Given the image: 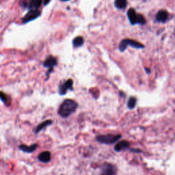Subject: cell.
Wrapping results in <instances>:
<instances>
[{"mask_svg": "<svg viewBox=\"0 0 175 175\" xmlns=\"http://www.w3.org/2000/svg\"><path fill=\"white\" fill-rule=\"evenodd\" d=\"M37 148H38L37 144H32V145L30 146H27V145H25V144H21V145L19 146V150L26 153H33V152H34L35 150H36Z\"/></svg>", "mask_w": 175, "mask_h": 175, "instance_id": "9", "label": "cell"}, {"mask_svg": "<svg viewBox=\"0 0 175 175\" xmlns=\"http://www.w3.org/2000/svg\"><path fill=\"white\" fill-rule=\"evenodd\" d=\"M130 146V143L127 140H122L116 143V144L114 146V150L116 152H120L122 150L127 149Z\"/></svg>", "mask_w": 175, "mask_h": 175, "instance_id": "10", "label": "cell"}, {"mask_svg": "<svg viewBox=\"0 0 175 175\" xmlns=\"http://www.w3.org/2000/svg\"><path fill=\"white\" fill-rule=\"evenodd\" d=\"M40 15V12L38 10H30L27 14H25V16L23 18L22 21L24 23H28L36 19Z\"/></svg>", "mask_w": 175, "mask_h": 175, "instance_id": "6", "label": "cell"}, {"mask_svg": "<svg viewBox=\"0 0 175 175\" xmlns=\"http://www.w3.org/2000/svg\"><path fill=\"white\" fill-rule=\"evenodd\" d=\"M0 100L6 104L8 102V97L4 93L0 91Z\"/></svg>", "mask_w": 175, "mask_h": 175, "instance_id": "18", "label": "cell"}, {"mask_svg": "<svg viewBox=\"0 0 175 175\" xmlns=\"http://www.w3.org/2000/svg\"><path fill=\"white\" fill-rule=\"evenodd\" d=\"M128 45H130L132 47L136 49H142L144 48V45L142 43L135 41L134 40H131V39L126 38L124 39L119 44V49L120 51L123 52L126 49H127Z\"/></svg>", "mask_w": 175, "mask_h": 175, "instance_id": "4", "label": "cell"}, {"mask_svg": "<svg viewBox=\"0 0 175 175\" xmlns=\"http://www.w3.org/2000/svg\"><path fill=\"white\" fill-rule=\"evenodd\" d=\"M122 135L120 134H106L99 135L96 137V140L100 144H113L117 142L121 138Z\"/></svg>", "mask_w": 175, "mask_h": 175, "instance_id": "2", "label": "cell"}, {"mask_svg": "<svg viewBox=\"0 0 175 175\" xmlns=\"http://www.w3.org/2000/svg\"><path fill=\"white\" fill-rule=\"evenodd\" d=\"M114 4L118 9H125L127 5V0H116Z\"/></svg>", "mask_w": 175, "mask_h": 175, "instance_id": "15", "label": "cell"}, {"mask_svg": "<svg viewBox=\"0 0 175 175\" xmlns=\"http://www.w3.org/2000/svg\"><path fill=\"white\" fill-rule=\"evenodd\" d=\"M53 124V121L51 120H45V121L43 122V123H41L40 124H39L37 126V127L35 129V133H38L39 132H40L41 131L43 130V129H45L47 127H48V126L51 125Z\"/></svg>", "mask_w": 175, "mask_h": 175, "instance_id": "13", "label": "cell"}, {"mask_svg": "<svg viewBox=\"0 0 175 175\" xmlns=\"http://www.w3.org/2000/svg\"><path fill=\"white\" fill-rule=\"evenodd\" d=\"M61 1H69V0H61Z\"/></svg>", "mask_w": 175, "mask_h": 175, "instance_id": "21", "label": "cell"}, {"mask_svg": "<svg viewBox=\"0 0 175 175\" xmlns=\"http://www.w3.org/2000/svg\"><path fill=\"white\" fill-rule=\"evenodd\" d=\"M84 38L82 36L76 37L73 41V45L75 47H80L84 44Z\"/></svg>", "mask_w": 175, "mask_h": 175, "instance_id": "16", "label": "cell"}, {"mask_svg": "<svg viewBox=\"0 0 175 175\" xmlns=\"http://www.w3.org/2000/svg\"><path fill=\"white\" fill-rule=\"evenodd\" d=\"M73 81L72 79H69L64 84H60L59 86V94L60 95H64L67 93L68 90H73Z\"/></svg>", "mask_w": 175, "mask_h": 175, "instance_id": "7", "label": "cell"}, {"mask_svg": "<svg viewBox=\"0 0 175 175\" xmlns=\"http://www.w3.org/2000/svg\"><path fill=\"white\" fill-rule=\"evenodd\" d=\"M117 168L112 163H105L103 165L101 175H116Z\"/></svg>", "mask_w": 175, "mask_h": 175, "instance_id": "5", "label": "cell"}, {"mask_svg": "<svg viewBox=\"0 0 175 175\" xmlns=\"http://www.w3.org/2000/svg\"><path fill=\"white\" fill-rule=\"evenodd\" d=\"M58 60L56 58L50 56L45 60V61L43 62V66L46 68H49V69H53L55 66L57 65Z\"/></svg>", "mask_w": 175, "mask_h": 175, "instance_id": "8", "label": "cell"}, {"mask_svg": "<svg viewBox=\"0 0 175 175\" xmlns=\"http://www.w3.org/2000/svg\"><path fill=\"white\" fill-rule=\"evenodd\" d=\"M168 13L165 10H160L157 12L156 15V21L157 22L164 23L168 20Z\"/></svg>", "mask_w": 175, "mask_h": 175, "instance_id": "12", "label": "cell"}, {"mask_svg": "<svg viewBox=\"0 0 175 175\" xmlns=\"http://www.w3.org/2000/svg\"><path fill=\"white\" fill-rule=\"evenodd\" d=\"M136 103H137V99L135 97H131L129 99L127 102V107L128 108L130 109V110H133V109L135 108V105H136Z\"/></svg>", "mask_w": 175, "mask_h": 175, "instance_id": "17", "label": "cell"}, {"mask_svg": "<svg viewBox=\"0 0 175 175\" xmlns=\"http://www.w3.org/2000/svg\"><path fill=\"white\" fill-rule=\"evenodd\" d=\"M50 1H51V0H44V4L45 5L48 4V3H49Z\"/></svg>", "mask_w": 175, "mask_h": 175, "instance_id": "19", "label": "cell"}, {"mask_svg": "<svg viewBox=\"0 0 175 175\" xmlns=\"http://www.w3.org/2000/svg\"><path fill=\"white\" fill-rule=\"evenodd\" d=\"M146 72H148V73H149L150 72V71L149 70V69H147V68H146Z\"/></svg>", "mask_w": 175, "mask_h": 175, "instance_id": "20", "label": "cell"}, {"mask_svg": "<svg viewBox=\"0 0 175 175\" xmlns=\"http://www.w3.org/2000/svg\"><path fill=\"white\" fill-rule=\"evenodd\" d=\"M43 0H30L28 8L30 10H38L40 7Z\"/></svg>", "mask_w": 175, "mask_h": 175, "instance_id": "14", "label": "cell"}, {"mask_svg": "<svg viewBox=\"0 0 175 175\" xmlns=\"http://www.w3.org/2000/svg\"><path fill=\"white\" fill-rule=\"evenodd\" d=\"M127 16L131 25H135L137 23L144 25L146 23V19L144 16L140 14H137L135 10L133 8H130L128 10Z\"/></svg>", "mask_w": 175, "mask_h": 175, "instance_id": "3", "label": "cell"}, {"mask_svg": "<svg viewBox=\"0 0 175 175\" xmlns=\"http://www.w3.org/2000/svg\"><path fill=\"white\" fill-rule=\"evenodd\" d=\"M78 107V104L75 101L72 99H66L60 106L58 114L62 118H68L76 111Z\"/></svg>", "mask_w": 175, "mask_h": 175, "instance_id": "1", "label": "cell"}, {"mask_svg": "<svg viewBox=\"0 0 175 175\" xmlns=\"http://www.w3.org/2000/svg\"><path fill=\"white\" fill-rule=\"evenodd\" d=\"M51 154L49 151H44L39 154L38 156V159L40 162L47 163L51 161Z\"/></svg>", "mask_w": 175, "mask_h": 175, "instance_id": "11", "label": "cell"}]
</instances>
